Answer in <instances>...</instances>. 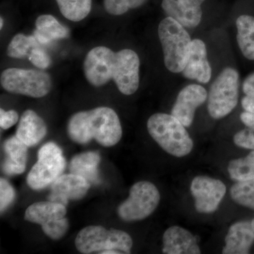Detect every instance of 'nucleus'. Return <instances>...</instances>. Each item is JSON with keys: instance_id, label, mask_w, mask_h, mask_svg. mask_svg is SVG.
Masks as SVG:
<instances>
[{"instance_id": "f257e3e1", "label": "nucleus", "mask_w": 254, "mask_h": 254, "mask_svg": "<svg viewBox=\"0 0 254 254\" xmlns=\"http://www.w3.org/2000/svg\"><path fill=\"white\" fill-rule=\"evenodd\" d=\"M68 134L73 141L86 144L91 140L105 147L118 144L123 128L118 114L108 107H99L74 114L68 121Z\"/></svg>"}, {"instance_id": "f03ea898", "label": "nucleus", "mask_w": 254, "mask_h": 254, "mask_svg": "<svg viewBox=\"0 0 254 254\" xmlns=\"http://www.w3.org/2000/svg\"><path fill=\"white\" fill-rule=\"evenodd\" d=\"M150 136L167 153L184 158L193 150V139L187 127L171 114H153L147 122Z\"/></svg>"}, {"instance_id": "7ed1b4c3", "label": "nucleus", "mask_w": 254, "mask_h": 254, "mask_svg": "<svg viewBox=\"0 0 254 254\" xmlns=\"http://www.w3.org/2000/svg\"><path fill=\"white\" fill-rule=\"evenodd\" d=\"M75 246L84 254H131L133 240L123 230L91 225L78 232Z\"/></svg>"}, {"instance_id": "20e7f679", "label": "nucleus", "mask_w": 254, "mask_h": 254, "mask_svg": "<svg viewBox=\"0 0 254 254\" xmlns=\"http://www.w3.org/2000/svg\"><path fill=\"white\" fill-rule=\"evenodd\" d=\"M158 33L165 67L171 73H182L191 45L190 33L178 21L169 16L159 23Z\"/></svg>"}, {"instance_id": "39448f33", "label": "nucleus", "mask_w": 254, "mask_h": 254, "mask_svg": "<svg viewBox=\"0 0 254 254\" xmlns=\"http://www.w3.org/2000/svg\"><path fill=\"white\" fill-rule=\"evenodd\" d=\"M240 95V74L235 68H224L209 89L208 112L214 120L226 118L236 108Z\"/></svg>"}, {"instance_id": "423d86ee", "label": "nucleus", "mask_w": 254, "mask_h": 254, "mask_svg": "<svg viewBox=\"0 0 254 254\" xmlns=\"http://www.w3.org/2000/svg\"><path fill=\"white\" fill-rule=\"evenodd\" d=\"M1 86L6 91L32 98H43L51 91V77L40 70L9 68L1 73Z\"/></svg>"}, {"instance_id": "0eeeda50", "label": "nucleus", "mask_w": 254, "mask_h": 254, "mask_svg": "<svg viewBox=\"0 0 254 254\" xmlns=\"http://www.w3.org/2000/svg\"><path fill=\"white\" fill-rule=\"evenodd\" d=\"M65 168L63 150L56 143L48 142L38 150V160L28 173L26 182L32 190H43L61 176Z\"/></svg>"}, {"instance_id": "6e6552de", "label": "nucleus", "mask_w": 254, "mask_h": 254, "mask_svg": "<svg viewBox=\"0 0 254 254\" xmlns=\"http://www.w3.org/2000/svg\"><path fill=\"white\" fill-rule=\"evenodd\" d=\"M160 201V191L155 185L147 181L136 182L130 189L128 198L118 207V215L124 221H140L152 215Z\"/></svg>"}, {"instance_id": "1a4fd4ad", "label": "nucleus", "mask_w": 254, "mask_h": 254, "mask_svg": "<svg viewBox=\"0 0 254 254\" xmlns=\"http://www.w3.org/2000/svg\"><path fill=\"white\" fill-rule=\"evenodd\" d=\"M66 215L65 205L48 200L36 202L28 207L24 218L41 225L44 233L52 240H58L64 236L69 227Z\"/></svg>"}, {"instance_id": "9d476101", "label": "nucleus", "mask_w": 254, "mask_h": 254, "mask_svg": "<svg viewBox=\"0 0 254 254\" xmlns=\"http://www.w3.org/2000/svg\"><path fill=\"white\" fill-rule=\"evenodd\" d=\"M190 192L198 213L211 214L218 210L227 193L225 184L218 179L199 175L190 182Z\"/></svg>"}, {"instance_id": "9b49d317", "label": "nucleus", "mask_w": 254, "mask_h": 254, "mask_svg": "<svg viewBox=\"0 0 254 254\" xmlns=\"http://www.w3.org/2000/svg\"><path fill=\"white\" fill-rule=\"evenodd\" d=\"M140 59L136 52L123 49L115 53L113 79L125 95L136 93L140 83Z\"/></svg>"}, {"instance_id": "f8f14e48", "label": "nucleus", "mask_w": 254, "mask_h": 254, "mask_svg": "<svg viewBox=\"0 0 254 254\" xmlns=\"http://www.w3.org/2000/svg\"><path fill=\"white\" fill-rule=\"evenodd\" d=\"M115 53L104 46L95 47L88 52L83 63V71L92 86H104L113 79Z\"/></svg>"}, {"instance_id": "ddd939ff", "label": "nucleus", "mask_w": 254, "mask_h": 254, "mask_svg": "<svg viewBox=\"0 0 254 254\" xmlns=\"http://www.w3.org/2000/svg\"><path fill=\"white\" fill-rule=\"evenodd\" d=\"M208 92L197 83L187 85L179 92L171 110V115L187 128L191 126L195 112L208 100Z\"/></svg>"}, {"instance_id": "4468645a", "label": "nucleus", "mask_w": 254, "mask_h": 254, "mask_svg": "<svg viewBox=\"0 0 254 254\" xmlns=\"http://www.w3.org/2000/svg\"><path fill=\"white\" fill-rule=\"evenodd\" d=\"M91 187V183L78 175L70 173L62 175L51 185L48 199L65 206L69 200L83 198Z\"/></svg>"}, {"instance_id": "2eb2a0df", "label": "nucleus", "mask_w": 254, "mask_h": 254, "mask_svg": "<svg viewBox=\"0 0 254 254\" xmlns=\"http://www.w3.org/2000/svg\"><path fill=\"white\" fill-rule=\"evenodd\" d=\"M205 0H163L161 6L167 16L174 18L187 29L199 26Z\"/></svg>"}, {"instance_id": "dca6fc26", "label": "nucleus", "mask_w": 254, "mask_h": 254, "mask_svg": "<svg viewBox=\"0 0 254 254\" xmlns=\"http://www.w3.org/2000/svg\"><path fill=\"white\" fill-rule=\"evenodd\" d=\"M181 73L187 79L202 84H206L211 80L212 68L208 59L206 45L202 40L192 39L188 60Z\"/></svg>"}, {"instance_id": "f3484780", "label": "nucleus", "mask_w": 254, "mask_h": 254, "mask_svg": "<svg viewBox=\"0 0 254 254\" xmlns=\"http://www.w3.org/2000/svg\"><path fill=\"white\" fill-rule=\"evenodd\" d=\"M165 254H200L201 250L198 241L186 228L178 225L168 227L163 236Z\"/></svg>"}, {"instance_id": "a211bd4d", "label": "nucleus", "mask_w": 254, "mask_h": 254, "mask_svg": "<svg viewBox=\"0 0 254 254\" xmlns=\"http://www.w3.org/2000/svg\"><path fill=\"white\" fill-rule=\"evenodd\" d=\"M254 243V231L252 221L236 222L229 227L222 254H248Z\"/></svg>"}, {"instance_id": "6ab92c4d", "label": "nucleus", "mask_w": 254, "mask_h": 254, "mask_svg": "<svg viewBox=\"0 0 254 254\" xmlns=\"http://www.w3.org/2000/svg\"><path fill=\"white\" fill-rule=\"evenodd\" d=\"M48 131L46 124L33 110H27L23 113L16 129V136L27 146H34L46 136Z\"/></svg>"}, {"instance_id": "aec40b11", "label": "nucleus", "mask_w": 254, "mask_h": 254, "mask_svg": "<svg viewBox=\"0 0 254 254\" xmlns=\"http://www.w3.org/2000/svg\"><path fill=\"white\" fill-rule=\"evenodd\" d=\"M28 147L16 135L4 141L3 148L6 156L2 165L4 174L11 176L24 173L27 161Z\"/></svg>"}, {"instance_id": "412c9836", "label": "nucleus", "mask_w": 254, "mask_h": 254, "mask_svg": "<svg viewBox=\"0 0 254 254\" xmlns=\"http://www.w3.org/2000/svg\"><path fill=\"white\" fill-rule=\"evenodd\" d=\"M36 27L33 36L42 45H48L57 40L66 38L69 34L68 28L50 14L38 16L36 21Z\"/></svg>"}, {"instance_id": "4be33fe9", "label": "nucleus", "mask_w": 254, "mask_h": 254, "mask_svg": "<svg viewBox=\"0 0 254 254\" xmlns=\"http://www.w3.org/2000/svg\"><path fill=\"white\" fill-rule=\"evenodd\" d=\"M100 156L97 152L88 151L76 155L71 159L69 170L71 173L83 177L90 183H99L98 165Z\"/></svg>"}, {"instance_id": "5701e85b", "label": "nucleus", "mask_w": 254, "mask_h": 254, "mask_svg": "<svg viewBox=\"0 0 254 254\" xmlns=\"http://www.w3.org/2000/svg\"><path fill=\"white\" fill-rule=\"evenodd\" d=\"M237 41L241 53L247 60L254 61V17L242 14L236 20Z\"/></svg>"}, {"instance_id": "b1692460", "label": "nucleus", "mask_w": 254, "mask_h": 254, "mask_svg": "<svg viewBox=\"0 0 254 254\" xmlns=\"http://www.w3.org/2000/svg\"><path fill=\"white\" fill-rule=\"evenodd\" d=\"M227 172L232 180L247 181L254 179V150L244 158L233 159L227 165Z\"/></svg>"}, {"instance_id": "393cba45", "label": "nucleus", "mask_w": 254, "mask_h": 254, "mask_svg": "<svg viewBox=\"0 0 254 254\" xmlns=\"http://www.w3.org/2000/svg\"><path fill=\"white\" fill-rule=\"evenodd\" d=\"M62 14L69 21L78 22L91 12L92 0H56Z\"/></svg>"}, {"instance_id": "a878e982", "label": "nucleus", "mask_w": 254, "mask_h": 254, "mask_svg": "<svg viewBox=\"0 0 254 254\" xmlns=\"http://www.w3.org/2000/svg\"><path fill=\"white\" fill-rule=\"evenodd\" d=\"M39 45L34 36H25L22 33H18L10 42L6 55L9 58L21 59L28 56L31 50Z\"/></svg>"}, {"instance_id": "bb28decb", "label": "nucleus", "mask_w": 254, "mask_h": 254, "mask_svg": "<svg viewBox=\"0 0 254 254\" xmlns=\"http://www.w3.org/2000/svg\"><path fill=\"white\" fill-rule=\"evenodd\" d=\"M230 196L237 204L254 210V179L237 182L230 188Z\"/></svg>"}, {"instance_id": "cd10ccee", "label": "nucleus", "mask_w": 254, "mask_h": 254, "mask_svg": "<svg viewBox=\"0 0 254 254\" xmlns=\"http://www.w3.org/2000/svg\"><path fill=\"white\" fill-rule=\"evenodd\" d=\"M147 0H104V8L113 16L125 14L131 9H136L145 4Z\"/></svg>"}, {"instance_id": "c85d7f7f", "label": "nucleus", "mask_w": 254, "mask_h": 254, "mask_svg": "<svg viewBox=\"0 0 254 254\" xmlns=\"http://www.w3.org/2000/svg\"><path fill=\"white\" fill-rule=\"evenodd\" d=\"M15 190L9 182L5 179H0V211L4 212L14 201Z\"/></svg>"}, {"instance_id": "c756f323", "label": "nucleus", "mask_w": 254, "mask_h": 254, "mask_svg": "<svg viewBox=\"0 0 254 254\" xmlns=\"http://www.w3.org/2000/svg\"><path fill=\"white\" fill-rule=\"evenodd\" d=\"M28 57L31 63L41 69H46L51 64L49 55L40 46L33 48Z\"/></svg>"}, {"instance_id": "7c9ffc66", "label": "nucleus", "mask_w": 254, "mask_h": 254, "mask_svg": "<svg viewBox=\"0 0 254 254\" xmlns=\"http://www.w3.org/2000/svg\"><path fill=\"white\" fill-rule=\"evenodd\" d=\"M233 142L240 148L254 150V131L247 128L237 132L234 135Z\"/></svg>"}, {"instance_id": "2f4dec72", "label": "nucleus", "mask_w": 254, "mask_h": 254, "mask_svg": "<svg viewBox=\"0 0 254 254\" xmlns=\"http://www.w3.org/2000/svg\"><path fill=\"white\" fill-rule=\"evenodd\" d=\"M18 118V113L15 110L5 111L3 109L0 110V126L3 129H8L14 126L17 123Z\"/></svg>"}, {"instance_id": "473e14b6", "label": "nucleus", "mask_w": 254, "mask_h": 254, "mask_svg": "<svg viewBox=\"0 0 254 254\" xmlns=\"http://www.w3.org/2000/svg\"><path fill=\"white\" fill-rule=\"evenodd\" d=\"M242 90L245 95L254 98V72L250 73L244 80Z\"/></svg>"}, {"instance_id": "72a5a7b5", "label": "nucleus", "mask_w": 254, "mask_h": 254, "mask_svg": "<svg viewBox=\"0 0 254 254\" xmlns=\"http://www.w3.org/2000/svg\"><path fill=\"white\" fill-rule=\"evenodd\" d=\"M240 120L247 128H250L254 131V114L246 111L243 112L241 113Z\"/></svg>"}, {"instance_id": "f704fd0d", "label": "nucleus", "mask_w": 254, "mask_h": 254, "mask_svg": "<svg viewBox=\"0 0 254 254\" xmlns=\"http://www.w3.org/2000/svg\"><path fill=\"white\" fill-rule=\"evenodd\" d=\"M242 107L246 112L254 114V98L245 95L242 99Z\"/></svg>"}, {"instance_id": "c9c22d12", "label": "nucleus", "mask_w": 254, "mask_h": 254, "mask_svg": "<svg viewBox=\"0 0 254 254\" xmlns=\"http://www.w3.org/2000/svg\"><path fill=\"white\" fill-rule=\"evenodd\" d=\"M0 21H1V23H0V27H1V28H2L3 24H4V21H3L2 18L1 17Z\"/></svg>"}, {"instance_id": "e433bc0d", "label": "nucleus", "mask_w": 254, "mask_h": 254, "mask_svg": "<svg viewBox=\"0 0 254 254\" xmlns=\"http://www.w3.org/2000/svg\"><path fill=\"white\" fill-rule=\"evenodd\" d=\"M252 227H253L254 231V217L253 220H252Z\"/></svg>"}]
</instances>
